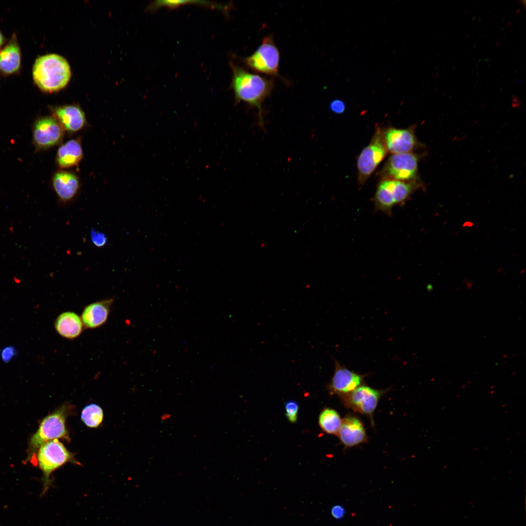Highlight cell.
Segmentation results:
<instances>
[{
	"instance_id": "obj_1",
	"label": "cell",
	"mask_w": 526,
	"mask_h": 526,
	"mask_svg": "<svg viewBox=\"0 0 526 526\" xmlns=\"http://www.w3.org/2000/svg\"><path fill=\"white\" fill-rule=\"evenodd\" d=\"M232 71L231 87L237 103L244 102L258 110L259 123L264 126L262 104L271 94L274 87L272 78L251 73L230 62Z\"/></svg>"
},
{
	"instance_id": "obj_2",
	"label": "cell",
	"mask_w": 526,
	"mask_h": 526,
	"mask_svg": "<svg viewBox=\"0 0 526 526\" xmlns=\"http://www.w3.org/2000/svg\"><path fill=\"white\" fill-rule=\"evenodd\" d=\"M70 67L62 56L50 54L37 58L32 69L35 84L41 90L56 92L63 88L71 77Z\"/></svg>"
},
{
	"instance_id": "obj_3",
	"label": "cell",
	"mask_w": 526,
	"mask_h": 526,
	"mask_svg": "<svg viewBox=\"0 0 526 526\" xmlns=\"http://www.w3.org/2000/svg\"><path fill=\"white\" fill-rule=\"evenodd\" d=\"M70 406L63 405L45 417L29 442V457L47 441L59 438L70 441L66 421L70 413Z\"/></svg>"
},
{
	"instance_id": "obj_4",
	"label": "cell",
	"mask_w": 526,
	"mask_h": 526,
	"mask_svg": "<svg viewBox=\"0 0 526 526\" xmlns=\"http://www.w3.org/2000/svg\"><path fill=\"white\" fill-rule=\"evenodd\" d=\"M37 461L43 475V493L51 485L50 477L53 471L68 462L79 464L73 453L58 439L47 441L39 448Z\"/></svg>"
},
{
	"instance_id": "obj_5",
	"label": "cell",
	"mask_w": 526,
	"mask_h": 526,
	"mask_svg": "<svg viewBox=\"0 0 526 526\" xmlns=\"http://www.w3.org/2000/svg\"><path fill=\"white\" fill-rule=\"evenodd\" d=\"M243 61L249 69L254 72L279 76L280 52L274 43L273 36L265 37L257 50Z\"/></svg>"
},
{
	"instance_id": "obj_6",
	"label": "cell",
	"mask_w": 526,
	"mask_h": 526,
	"mask_svg": "<svg viewBox=\"0 0 526 526\" xmlns=\"http://www.w3.org/2000/svg\"><path fill=\"white\" fill-rule=\"evenodd\" d=\"M419 157L415 153L393 154L382 171L384 179L402 181L418 180Z\"/></svg>"
},
{
	"instance_id": "obj_7",
	"label": "cell",
	"mask_w": 526,
	"mask_h": 526,
	"mask_svg": "<svg viewBox=\"0 0 526 526\" xmlns=\"http://www.w3.org/2000/svg\"><path fill=\"white\" fill-rule=\"evenodd\" d=\"M387 150L378 130L371 142L361 151L357 160L358 183L363 185L385 158Z\"/></svg>"
},
{
	"instance_id": "obj_8",
	"label": "cell",
	"mask_w": 526,
	"mask_h": 526,
	"mask_svg": "<svg viewBox=\"0 0 526 526\" xmlns=\"http://www.w3.org/2000/svg\"><path fill=\"white\" fill-rule=\"evenodd\" d=\"M387 390L375 389L362 385L340 397L346 407L372 418L380 397Z\"/></svg>"
},
{
	"instance_id": "obj_9",
	"label": "cell",
	"mask_w": 526,
	"mask_h": 526,
	"mask_svg": "<svg viewBox=\"0 0 526 526\" xmlns=\"http://www.w3.org/2000/svg\"><path fill=\"white\" fill-rule=\"evenodd\" d=\"M381 134L387 151L393 154L412 152L420 146L414 126L407 129L389 128Z\"/></svg>"
},
{
	"instance_id": "obj_10",
	"label": "cell",
	"mask_w": 526,
	"mask_h": 526,
	"mask_svg": "<svg viewBox=\"0 0 526 526\" xmlns=\"http://www.w3.org/2000/svg\"><path fill=\"white\" fill-rule=\"evenodd\" d=\"M334 374L327 385L331 394L340 397L347 394L362 385L365 375L351 371L335 360Z\"/></svg>"
},
{
	"instance_id": "obj_11",
	"label": "cell",
	"mask_w": 526,
	"mask_h": 526,
	"mask_svg": "<svg viewBox=\"0 0 526 526\" xmlns=\"http://www.w3.org/2000/svg\"><path fill=\"white\" fill-rule=\"evenodd\" d=\"M65 130L55 117L39 119L35 123L33 139L39 148L46 149L59 143L63 139Z\"/></svg>"
},
{
	"instance_id": "obj_12",
	"label": "cell",
	"mask_w": 526,
	"mask_h": 526,
	"mask_svg": "<svg viewBox=\"0 0 526 526\" xmlns=\"http://www.w3.org/2000/svg\"><path fill=\"white\" fill-rule=\"evenodd\" d=\"M337 435L342 444L347 447L355 446L367 440L362 422L353 416H346L341 420Z\"/></svg>"
},
{
	"instance_id": "obj_13",
	"label": "cell",
	"mask_w": 526,
	"mask_h": 526,
	"mask_svg": "<svg viewBox=\"0 0 526 526\" xmlns=\"http://www.w3.org/2000/svg\"><path fill=\"white\" fill-rule=\"evenodd\" d=\"M113 301V298L107 299L87 305L81 316L84 327L88 329H94L105 323Z\"/></svg>"
},
{
	"instance_id": "obj_14",
	"label": "cell",
	"mask_w": 526,
	"mask_h": 526,
	"mask_svg": "<svg viewBox=\"0 0 526 526\" xmlns=\"http://www.w3.org/2000/svg\"><path fill=\"white\" fill-rule=\"evenodd\" d=\"M54 113L64 130L69 132H77L86 124L85 113L77 105L59 106L54 109Z\"/></svg>"
},
{
	"instance_id": "obj_15",
	"label": "cell",
	"mask_w": 526,
	"mask_h": 526,
	"mask_svg": "<svg viewBox=\"0 0 526 526\" xmlns=\"http://www.w3.org/2000/svg\"><path fill=\"white\" fill-rule=\"evenodd\" d=\"M394 205L405 203L413 193L422 187L418 180L402 181L383 179L380 183Z\"/></svg>"
},
{
	"instance_id": "obj_16",
	"label": "cell",
	"mask_w": 526,
	"mask_h": 526,
	"mask_svg": "<svg viewBox=\"0 0 526 526\" xmlns=\"http://www.w3.org/2000/svg\"><path fill=\"white\" fill-rule=\"evenodd\" d=\"M53 186L59 200L66 203L73 200L80 187L78 177L74 173L60 171L53 178Z\"/></svg>"
},
{
	"instance_id": "obj_17",
	"label": "cell",
	"mask_w": 526,
	"mask_h": 526,
	"mask_svg": "<svg viewBox=\"0 0 526 526\" xmlns=\"http://www.w3.org/2000/svg\"><path fill=\"white\" fill-rule=\"evenodd\" d=\"M83 327L81 317L71 311L62 313L55 322V328L57 333L69 339L77 338L81 334Z\"/></svg>"
},
{
	"instance_id": "obj_18",
	"label": "cell",
	"mask_w": 526,
	"mask_h": 526,
	"mask_svg": "<svg viewBox=\"0 0 526 526\" xmlns=\"http://www.w3.org/2000/svg\"><path fill=\"white\" fill-rule=\"evenodd\" d=\"M21 53L15 35L0 51V72L4 75L14 74L20 66Z\"/></svg>"
},
{
	"instance_id": "obj_19",
	"label": "cell",
	"mask_w": 526,
	"mask_h": 526,
	"mask_svg": "<svg viewBox=\"0 0 526 526\" xmlns=\"http://www.w3.org/2000/svg\"><path fill=\"white\" fill-rule=\"evenodd\" d=\"M83 157L80 141L72 139L62 145L58 149L56 156L57 164L60 168H68L77 166Z\"/></svg>"
},
{
	"instance_id": "obj_20",
	"label": "cell",
	"mask_w": 526,
	"mask_h": 526,
	"mask_svg": "<svg viewBox=\"0 0 526 526\" xmlns=\"http://www.w3.org/2000/svg\"><path fill=\"white\" fill-rule=\"evenodd\" d=\"M341 420L339 414L336 410L326 408L319 414V424L323 432L328 434L337 435Z\"/></svg>"
},
{
	"instance_id": "obj_21",
	"label": "cell",
	"mask_w": 526,
	"mask_h": 526,
	"mask_svg": "<svg viewBox=\"0 0 526 526\" xmlns=\"http://www.w3.org/2000/svg\"><path fill=\"white\" fill-rule=\"evenodd\" d=\"M103 411L97 404L92 403L85 406L81 413V419L88 427L97 428L103 419Z\"/></svg>"
},
{
	"instance_id": "obj_22",
	"label": "cell",
	"mask_w": 526,
	"mask_h": 526,
	"mask_svg": "<svg viewBox=\"0 0 526 526\" xmlns=\"http://www.w3.org/2000/svg\"><path fill=\"white\" fill-rule=\"evenodd\" d=\"M201 4L203 5L210 6L212 7H217L218 8H223V6L218 4H214L210 2L202 0H159L154 1L149 6V9L151 10H156L158 8L161 7H167L168 8L173 9L179 6L185 4Z\"/></svg>"
},
{
	"instance_id": "obj_23",
	"label": "cell",
	"mask_w": 526,
	"mask_h": 526,
	"mask_svg": "<svg viewBox=\"0 0 526 526\" xmlns=\"http://www.w3.org/2000/svg\"><path fill=\"white\" fill-rule=\"evenodd\" d=\"M285 414L287 420L292 423H296L298 419L299 406L297 402L289 400L284 404Z\"/></svg>"
},
{
	"instance_id": "obj_24",
	"label": "cell",
	"mask_w": 526,
	"mask_h": 526,
	"mask_svg": "<svg viewBox=\"0 0 526 526\" xmlns=\"http://www.w3.org/2000/svg\"><path fill=\"white\" fill-rule=\"evenodd\" d=\"M90 237L94 245L99 248L105 246L108 242V239L105 234L94 228L91 229Z\"/></svg>"
},
{
	"instance_id": "obj_25",
	"label": "cell",
	"mask_w": 526,
	"mask_h": 526,
	"mask_svg": "<svg viewBox=\"0 0 526 526\" xmlns=\"http://www.w3.org/2000/svg\"><path fill=\"white\" fill-rule=\"evenodd\" d=\"M0 354L2 361L7 363L17 355V351L14 346H8L2 348Z\"/></svg>"
},
{
	"instance_id": "obj_26",
	"label": "cell",
	"mask_w": 526,
	"mask_h": 526,
	"mask_svg": "<svg viewBox=\"0 0 526 526\" xmlns=\"http://www.w3.org/2000/svg\"><path fill=\"white\" fill-rule=\"evenodd\" d=\"M329 108L333 113L337 114H342L346 110V105L341 100L335 99L330 102Z\"/></svg>"
},
{
	"instance_id": "obj_27",
	"label": "cell",
	"mask_w": 526,
	"mask_h": 526,
	"mask_svg": "<svg viewBox=\"0 0 526 526\" xmlns=\"http://www.w3.org/2000/svg\"><path fill=\"white\" fill-rule=\"evenodd\" d=\"M331 512L332 516L336 519H342L345 514L344 507L340 505H336L333 507Z\"/></svg>"
},
{
	"instance_id": "obj_28",
	"label": "cell",
	"mask_w": 526,
	"mask_h": 526,
	"mask_svg": "<svg viewBox=\"0 0 526 526\" xmlns=\"http://www.w3.org/2000/svg\"><path fill=\"white\" fill-rule=\"evenodd\" d=\"M170 414H169V413H165V414H163V415L161 416V419L163 420H165L168 419L169 418H170Z\"/></svg>"
},
{
	"instance_id": "obj_29",
	"label": "cell",
	"mask_w": 526,
	"mask_h": 526,
	"mask_svg": "<svg viewBox=\"0 0 526 526\" xmlns=\"http://www.w3.org/2000/svg\"><path fill=\"white\" fill-rule=\"evenodd\" d=\"M4 41V37L3 36V35L2 34L1 32L0 31V48L1 46L2 45V44H3Z\"/></svg>"
},
{
	"instance_id": "obj_30",
	"label": "cell",
	"mask_w": 526,
	"mask_h": 526,
	"mask_svg": "<svg viewBox=\"0 0 526 526\" xmlns=\"http://www.w3.org/2000/svg\"><path fill=\"white\" fill-rule=\"evenodd\" d=\"M521 9L520 8L517 9V10H516V14H519L520 12H521Z\"/></svg>"
},
{
	"instance_id": "obj_31",
	"label": "cell",
	"mask_w": 526,
	"mask_h": 526,
	"mask_svg": "<svg viewBox=\"0 0 526 526\" xmlns=\"http://www.w3.org/2000/svg\"><path fill=\"white\" fill-rule=\"evenodd\" d=\"M500 41H498L496 43H495V44L493 45V47H496V46H498L499 44H500Z\"/></svg>"
},
{
	"instance_id": "obj_32",
	"label": "cell",
	"mask_w": 526,
	"mask_h": 526,
	"mask_svg": "<svg viewBox=\"0 0 526 526\" xmlns=\"http://www.w3.org/2000/svg\"><path fill=\"white\" fill-rule=\"evenodd\" d=\"M483 22V19L481 18H479L478 19V23H481Z\"/></svg>"
},
{
	"instance_id": "obj_33",
	"label": "cell",
	"mask_w": 526,
	"mask_h": 526,
	"mask_svg": "<svg viewBox=\"0 0 526 526\" xmlns=\"http://www.w3.org/2000/svg\"><path fill=\"white\" fill-rule=\"evenodd\" d=\"M469 36H470V34H467L466 36L465 37V39H468L469 38Z\"/></svg>"
},
{
	"instance_id": "obj_34",
	"label": "cell",
	"mask_w": 526,
	"mask_h": 526,
	"mask_svg": "<svg viewBox=\"0 0 526 526\" xmlns=\"http://www.w3.org/2000/svg\"><path fill=\"white\" fill-rule=\"evenodd\" d=\"M511 21H509V22L508 23V24H507V27H509V26H510V25H511Z\"/></svg>"
},
{
	"instance_id": "obj_35",
	"label": "cell",
	"mask_w": 526,
	"mask_h": 526,
	"mask_svg": "<svg viewBox=\"0 0 526 526\" xmlns=\"http://www.w3.org/2000/svg\"><path fill=\"white\" fill-rule=\"evenodd\" d=\"M505 19V18L504 17H503V18H502L501 19V22H502V21H504Z\"/></svg>"
},
{
	"instance_id": "obj_36",
	"label": "cell",
	"mask_w": 526,
	"mask_h": 526,
	"mask_svg": "<svg viewBox=\"0 0 526 526\" xmlns=\"http://www.w3.org/2000/svg\"><path fill=\"white\" fill-rule=\"evenodd\" d=\"M513 29H514V28H513V27H511V28H510V29H509V32H511V31H512V30H513Z\"/></svg>"
},
{
	"instance_id": "obj_37",
	"label": "cell",
	"mask_w": 526,
	"mask_h": 526,
	"mask_svg": "<svg viewBox=\"0 0 526 526\" xmlns=\"http://www.w3.org/2000/svg\"><path fill=\"white\" fill-rule=\"evenodd\" d=\"M475 18H476V17H475V16H474V17H473V18L472 19V20H472V21H473V20H474L475 19Z\"/></svg>"
},
{
	"instance_id": "obj_38",
	"label": "cell",
	"mask_w": 526,
	"mask_h": 526,
	"mask_svg": "<svg viewBox=\"0 0 526 526\" xmlns=\"http://www.w3.org/2000/svg\"><path fill=\"white\" fill-rule=\"evenodd\" d=\"M438 75V73H437L435 75V77H437Z\"/></svg>"
},
{
	"instance_id": "obj_39",
	"label": "cell",
	"mask_w": 526,
	"mask_h": 526,
	"mask_svg": "<svg viewBox=\"0 0 526 526\" xmlns=\"http://www.w3.org/2000/svg\"><path fill=\"white\" fill-rule=\"evenodd\" d=\"M439 66H440V65H437V66H436V70L438 69V68L439 67Z\"/></svg>"
},
{
	"instance_id": "obj_40",
	"label": "cell",
	"mask_w": 526,
	"mask_h": 526,
	"mask_svg": "<svg viewBox=\"0 0 526 526\" xmlns=\"http://www.w3.org/2000/svg\"><path fill=\"white\" fill-rule=\"evenodd\" d=\"M468 13H469V10H468V11H466V13H465V15L466 16V15H467V14H468Z\"/></svg>"
},
{
	"instance_id": "obj_41",
	"label": "cell",
	"mask_w": 526,
	"mask_h": 526,
	"mask_svg": "<svg viewBox=\"0 0 526 526\" xmlns=\"http://www.w3.org/2000/svg\"><path fill=\"white\" fill-rule=\"evenodd\" d=\"M438 87H435L434 90H435V91H436V90L437 91L438 90Z\"/></svg>"
},
{
	"instance_id": "obj_42",
	"label": "cell",
	"mask_w": 526,
	"mask_h": 526,
	"mask_svg": "<svg viewBox=\"0 0 526 526\" xmlns=\"http://www.w3.org/2000/svg\"><path fill=\"white\" fill-rule=\"evenodd\" d=\"M514 82H515V79H513V80H512V81L511 83H512V84H513V83H514Z\"/></svg>"
},
{
	"instance_id": "obj_43",
	"label": "cell",
	"mask_w": 526,
	"mask_h": 526,
	"mask_svg": "<svg viewBox=\"0 0 526 526\" xmlns=\"http://www.w3.org/2000/svg\"><path fill=\"white\" fill-rule=\"evenodd\" d=\"M490 65H491V63H489L488 66V68L490 66Z\"/></svg>"
},
{
	"instance_id": "obj_44",
	"label": "cell",
	"mask_w": 526,
	"mask_h": 526,
	"mask_svg": "<svg viewBox=\"0 0 526 526\" xmlns=\"http://www.w3.org/2000/svg\"><path fill=\"white\" fill-rule=\"evenodd\" d=\"M457 61H456L455 62L454 64H456V63H457Z\"/></svg>"
}]
</instances>
